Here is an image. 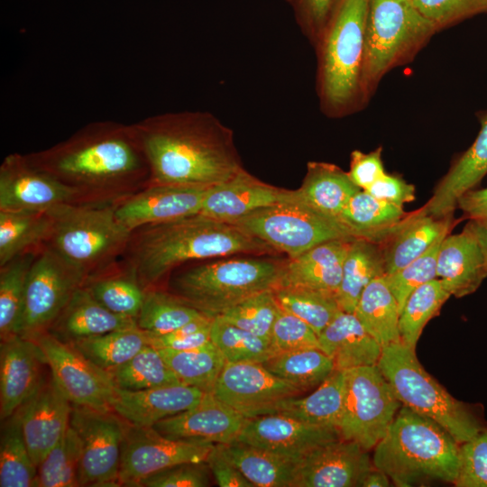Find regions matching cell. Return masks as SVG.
I'll use <instances>...</instances> for the list:
<instances>
[{
  "label": "cell",
  "instance_id": "cell-1",
  "mask_svg": "<svg viewBox=\"0 0 487 487\" xmlns=\"http://www.w3.org/2000/svg\"><path fill=\"white\" fill-rule=\"evenodd\" d=\"M133 124L150 184L207 188L244 170L233 131L209 112H166Z\"/></svg>",
  "mask_w": 487,
  "mask_h": 487
},
{
  "label": "cell",
  "instance_id": "cell-2",
  "mask_svg": "<svg viewBox=\"0 0 487 487\" xmlns=\"http://www.w3.org/2000/svg\"><path fill=\"white\" fill-rule=\"evenodd\" d=\"M38 168L86 191H120L150 183L147 159L133 124L98 121L66 141L26 155Z\"/></svg>",
  "mask_w": 487,
  "mask_h": 487
},
{
  "label": "cell",
  "instance_id": "cell-3",
  "mask_svg": "<svg viewBox=\"0 0 487 487\" xmlns=\"http://www.w3.org/2000/svg\"><path fill=\"white\" fill-rule=\"evenodd\" d=\"M133 232L126 247L130 271L144 289L188 261L277 253L237 225L201 213L145 225Z\"/></svg>",
  "mask_w": 487,
  "mask_h": 487
},
{
  "label": "cell",
  "instance_id": "cell-4",
  "mask_svg": "<svg viewBox=\"0 0 487 487\" xmlns=\"http://www.w3.org/2000/svg\"><path fill=\"white\" fill-rule=\"evenodd\" d=\"M369 0H340L313 46L316 90L324 115L339 118L367 104L363 89L365 23Z\"/></svg>",
  "mask_w": 487,
  "mask_h": 487
},
{
  "label": "cell",
  "instance_id": "cell-5",
  "mask_svg": "<svg viewBox=\"0 0 487 487\" xmlns=\"http://www.w3.org/2000/svg\"><path fill=\"white\" fill-rule=\"evenodd\" d=\"M372 464L398 487L427 480L455 482L460 443L441 425L402 405L374 446Z\"/></svg>",
  "mask_w": 487,
  "mask_h": 487
},
{
  "label": "cell",
  "instance_id": "cell-6",
  "mask_svg": "<svg viewBox=\"0 0 487 487\" xmlns=\"http://www.w3.org/2000/svg\"><path fill=\"white\" fill-rule=\"evenodd\" d=\"M400 402L431 418L463 443L487 427L476 407L454 398L401 342L382 347L377 363Z\"/></svg>",
  "mask_w": 487,
  "mask_h": 487
},
{
  "label": "cell",
  "instance_id": "cell-7",
  "mask_svg": "<svg viewBox=\"0 0 487 487\" xmlns=\"http://www.w3.org/2000/svg\"><path fill=\"white\" fill-rule=\"evenodd\" d=\"M51 231L46 244L88 278L126 250L132 232L115 216V206L60 204L47 210Z\"/></svg>",
  "mask_w": 487,
  "mask_h": 487
},
{
  "label": "cell",
  "instance_id": "cell-8",
  "mask_svg": "<svg viewBox=\"0 0 487 487\" xmlns=\"http://www.w3.org/2000/svg\"><path fill=\"white\" fill-rule=\"evenodd\" d=\"M436 32L412 0H369L362 76L366 100L386 73L411 61Z\"/></svg>",
  "mask_w": 487,
  "mask_h": 487
},
{
  "label": "cell",
  "instance_id": "cell-9",
  "mask_svg": "<svg viewBox=\"0 0 487 487\" xmlns=\"http://www.w3.org/2000/svg\"><path fill=\"white\" fill-rule=\"evenodd\" d=\"M286 262L231 259L191 268L175 278V295L215 317L239 301L280 286Z\"/></svg>",
  "mask_w": 487,
  "mask_h": 487
},
{
  "label": "cell",
  "instance_id": "cell-10",
  "mask_svg": "<svg viewBox=\"0 0 487 487\" xmlns=\"http://www.w3.org/2000/svg\"><path fill=\"white\" fill-rule=\"evenodd\" d=\"M233 224L289 258L329 240L354 238L338 220L300 200L295 190L290 198L257 209Z\"/></svg>",
  "mask_w": 487,
  "mask_h": 487
},
{
  "label": "cell",
  "instance_id": "cell-11",
  "mask_svg": "<svg viewBox=\"0 0 487 487\" xmlns=\"http://www.w3.org/2000/svg\"><path fill=\"white\" fill-rule=\"evenodd\" d=\"M341 438L370 451L384 436L402 406L377 364L345 370Z\"/></svg>",
  "mask_w": 487,
  "mask_h": 487
},
{
  "label": "cell",
  "instance_id": "cell-12",
  "mask_svg": "<svg viewBox=\"0 0 487 487\" xmlns=\"http://www.w3.org/2000/svg\"><path fill=\"white\" fill-rule=\"evenodd\" d=\"M87 277L45 244L27 274L17 335L32 337L51 326Z\"/></svg>",
  "mask_w": 487,
  "mask_h": 487
},
{
  "label": "cell",
  "instance_id": "cell-13",
  "mask_svg": "<svg viewBox=\"0 0 487 487\" xmlns=\"http://www.w3.org/2000/svg\"><path fill=\"white\" fill-rule=\"evenodd\" d=\"M69 425L81 442L79 486H120L122 446L128 423L113 409L72 406Z\"/></svg>",
  "mask_w": 487,
  "mask_h": 487
},
{
  "label": "cell",
  "instance_id": "cell-14",
  "mask_svg": "<svg viewBox=\"0 0 487 487\" xmlns=\"http://www.w3.org/2000/svg\"><path fill=\"white\" fill-rule=\"evenodd\" d=\"M30 338L41 348L51 376L72 406L113 409L117 388L106 371L47 331Z\"/></svg>",
  "mask_w": 487,
  "mask_h": 487
},
{
  "label": "cell",
  "instance_id": "cell-15",
  "mask_svg": "<svg viewBox=\"0 0 487 487\" xmlns=\"http://www.w3.org/2000/svg\"><path fill=\"white\" fill-rule=\"evenodd\" d=\"M215 444L166 437L152 427L127 426L122 446L120 486L182 463L205 462Z\"/></svg>",
  "mask_w": 487,
  "mask_h": 487
},
{
  "label": "cell",
  "instance_id": "cell-16",
  "mask_svg": "<svg viewBox=\"0 0 487 487\" xmlns=\"http://www.w3.org/2000/svg\"><path fill=\"white\" fill-rule=\"evenodd\" d=\"M212 393L245 418L271 414L283 400L304 393L262 363H225Z\"/></svg>",
  "mask_w": 487,
  "mask_h": 487
},
{
  "label": "cell",
  "instance_id": "cell-17",
  "mask_svg": "<svg viewBox=\"0 0 487 487\" xmlns=\"http://www.w3.org/2000/svg\"><path fill=\"white\" fill-rule=\"evenodd\" d=\"M83 194L38 168L26 155H7L0 167V210H48Z\"/></svg>",
  "mask_w": 487,
  "mask_h": 487
},
{
  "label": "cell",
  "instance_id": "cell-18",
  "mask_svg": "<svg viewBox=\"0 0 487 487\" xmlns=\"http://www.w3.org/2000/svg\"><path fill=\"white\" fill-rule=\"evenodd\" d=\"M372 466L368 450L340 437L317 446L299 462L292 487L361 486Z\"/></svg>",
  "mask_w": 487,
  "mask_h": 487
},
{
  "label": "cell",
  "instance_id": "cell-19",
  "mask_svg": "<svg viewBox=\"0 0 487 487\" xmlns=\"http://www.w3.org/2000/svg\"><path fill=\"white\" fill-rule=\"evenodd\" d=\"M340 437L335 428L272 413L247 418L236 441L299 462L317 446Z\"/></svg>",
  "mask_w": 487,
  "mask_h": 487
},
{
  "label": "cell",
  "instance_id": "cell-20",
  "mask_svg": "<svg viewBox=\"0 0 487 487\" xmlns=\"http://www.w3.org/2000/svg\"><path fill=\"white\" fill-rule=\"evenodd\" d=\"M46 360L37 343L14 335L0 345V418L13 416L36 392L44 378Z\"/></svg>",
  "mask_w": 487,
  "mask_h": 487
},
{
  "label": "cell",
  "instance_id": "cell-21",
  "mask_svg": "<svg viewBox=\"0 0 487 487\" xmlns=\"http://www.w3.org/2000/svg\"><path fill=\"white\" fill-rule=\"evenodd\" d=\"M247 418L206 392L195 407L164 418L152 427L178 440L228 445L236 441Z\"/></svg>",
  "mask_w": 487,
  "mask_h": 487
},
{
  "label": "cell",
  "instance_id": "cell-22",
  "mask_svg": "<svg viewBox=\"0 0 487 487\" xmlns=\"http://www.w3.org/2000/svg\"><path fill=\"white\" fill-rule=\"evenodd\" d=\"M207 188L151 184L115 205V216L130 232L192 216L200 212Z\"/></svg>",
  "mask_w": 487,
  "mask_h": 487
},
{
  "label": "cell",
  "instance_id": "cell-23",
  "mask_svg": "<svg viewBox=\"0 0 487 487\" xmlns=\"http://www.w3.org/2000/svg\"><path fill=\"white\" fill-rule=\"evenodd\" d=\"M71 410L72 405L51 376L18 409L23 435L36 466L63 437Z\"/></svg>",
  "mask_w": 487,
  "mask_h": 487
},
{
  "label": "cell",
  "instance_id": "cell-24",
  "mask_svg": "<svg viewBox=\"0 0 487 487\" xmlns=\"http://www.w3.org/2000/svg\"><path fill=\"white\" fill-rule=\"evenodd\" d=\"M292 194L293 190L262 182L244 169L232 178L208 187L199 213L233 223L257 209L283 201Z\"/></svg>",
  "mask_w": 487,
  "mask_h": 487
},
{
  "label": "cell",
  "instance_id": "cell-25",
  "mask_svg": "<svg viewBox=\"0 0 487 487\" xmlns=\"http://www.w3.org/2000/svg\"><path fill=\"white\" fill-rule=\"evenodd\" d=\"M436 278L451 296L473 293L487 278V262L473 221L463 231L446 234L437 253Z\"/></svg>",
  "mask_w": 487,
  "mask_h": 487
},
{
  "label": "cell",
  "instance_id": "cell-26",
  "mask_svg": "<svg viewBox=\"0 0 487 487\" xmlns=\"http://www.w3.org/2000/svg\"><path fill=\"white\" fill-rule=\"evenodd\" d=\"M205 391L184 384L142 391L117 389L113 410L129 425L153 427L161 420L198 405Z\"/></svg>",
  "mask_w": 487,
  "mask_h": 487
},
{
  "label": "cell",
  "instance_id": "cell-27",
  "mask_svg": "<svg viewBox=\"0 0 487 487\" xmlns=\"http://www.w3.org/2000/svg\"><path fill=\"white\" fill-rule=\"evenodd\" d=\"M133 327H137L136 318L111 312L83 285L73 293L49 327V333L65 343H71Z\"/></svg>",
  "mask_w": 487,
  "mask_h": 487
},
{
  "label": "cell",
  "instance_id": "cell-28",
  "mask_svg": "<svg viewBox=\"0 0 487 487\" xmlns=\"http://www.w3.org/2000/svg\"><path fill=\"white\" fill-rule=\"evenodd\" d=\"M353 239L329 240L289 258L285 263L279 287H304L336 295L343 263Z\"/></svg>",
  "mask_w": 487,
  "mask_h": 487
},
{
  "label": "cell",
  "instance_id": "cell-29",
  "mask_svg": "<svg viewBox=\"0 0 487 487\" xmlns=\"http://www.w3.org/2000/svg\"><path fill=\"white\" fill-rule=\"evenodd\" d=\"M487 174V114L481 119V130L473 143L452 165L424 206L436 218L451 216L458 198L472 189Z\"/></svg>",
  "mask_w": 487,
  "mask_h": 487
},
{
  "label": "cell",
  "instance_id": "cell-30",
  "mask_svg": "<svg viewBox=\"0 0 487 487\" xmlns=\"http://www.w3.org/2000/svg\"><path fill=\"white\" fill-rule=\"evenodd\" d=\"M317 336L337 370L375 365L381 355L382 346L354 313L340 311Z\"/></svg>",
  "mask_w": 487,
  "mask_h": 487
},
{
  "label": "cell",
  "instance_id": "cell-31",
  "mask_svg": "<svg viewBox=\"0 0 487 487\" xmlns=\"http://www.w3.org/2000/svg\"><path fill=\"white\" fill-rule=\"evenodd\" d=\"M453 216L436 218L425 207L409 213L397 230L381 244L385 274L395 272L425 253L440 236L448 234Z\"/></svg>",
  "mask_w": 487,
  "mask_h": 487
},
{
  "label": "cell",
  "instance_id": "cell-32",
  "mask_svg": "<svg viewBox=\"0 0 487 487\" xmlns=\"http://www.w3.org/2000/svg\"><path fill=\"white\" fill-rule=\"evenodd\" d=\"M359 190L347 172L323 161H309L301 186L295 189L298 198L308 206L336 220L348 200Z\"/></svg>",
  "mask_w": 487,
  "mask_h": 487
},
{
  "label": "cell",
  "instance_id": "cell-33",
  "mask_svg": "<svg viewBox=\"0 0 487 487\" xmlns=\"http://www.w3.org/2000/svg\"><path fill=\"white\" fill-rule=\"evenodd\" d=\"M408 215L403 207L378 199L361 189L348 200L338 220L353 237L382 244Z\"/></svg>",
  "mask_w": 487,
  "mask_h": 487
},
{
  "label": "cell",
  "instance_id": "cell-34",
  "mask_svg": "<svg viewBox=\"0 0 487 487\" xmlns=\"http://www.w3.org/2000/svg\"><path fill=\"white\" fill-rule=\"evenodd\" d=\"M344 397L345 372L335 369L310 394L285 399L271 414L279 413L305 423L338 430Z\"/></svg>",
  "mask_w": 487,
  "mask_h": 487
},
{
  "label": "cell",
  "instance_id": "cell-35",
  "mask_svg": "<svg viewBox=\"0 0 487 487\" xmlns=\"http://www.w3.org/2000/svg\"><path fill=\"white\" fill-rule=\"evenodd\" d=\"M385 274L381 244L354 238L346 253L336 299L342 311L354 313L365 287Z\"/></svg>",
  "mask_w": 487,
  "mask_h": 487
},
{
  "label": "cell",
  "instance_id": "cell-36",
  "mask_svg": "<svg viewBox=\"0 0 487 487\" xmlns=\"http://www.w3.org/2000/svg\"><path fill=\"white\" fill-rule=\"evenodd\" d=\"M221 446L253 487H292L299 461L239 441Z\"/></svg>",
  "mask_w": 487,
  "mask_h": 487
},
{
  "label": "cell",
  "instance_id": "cell-37",
  "mask_svg": "<svg viewBox=\"0 0 487 487\" xmlns=\"http://www.w3.org/2000/svg\"><path fill=\"white\" fill-rule=\"evenodd\" d=\"M51 231L47 210H0V267L46 244Z\"/></svg>",
  "mask_w": 487,
  "mask_h": 487
},
{
  "label": "cell",
  "instance_id": "cell-38",
  "mask_svg": "<svg viewBox=\"0 0 487 487\" xmlns=\"http://www.w3.org/2000/svg\"><path fill=\"white\" fill-rule=\"evenodd\" d=\"M354 314L382 347L400 342V309L384 275L365 287Z\"/></svg>",
  "mask_w": 487,
  "mask_h": 487
},
{
  "label": "cell",
  "instance_id": "cell-39",
  "mask_svg": "<svg viewBox=\"0 0 487 487\" xmlns=\"http://www.w3.org/2000/svg\"><path fill=\"white\" fill-rule=\"evenodd\" d=\"M262 364L303 392L316 389L335 369L332 358L319 348L277 353Z\"/></svg>",
  "mask_w": 487,
  "mask_h": 487
},
{
  "label": "cell",
  "instance_id": "cell-40",
  "mask_svg": "<svg viewBox=\"0 0 487 487\" xmlns=\"http://www.w3.org/2000/svg\"><path fill=\"white\" fill-rule=\"evenodd\" d=\"M181 384L212 392L226 361L212 341L199 348L177 351L159 349Z\"/></svg>",
  "mask_w": 487,
  "mask_h": 487
},
{
  "label": "cell",
  "instance_id": "cell-41",
  "mask_svg": "<svg viewBox=\"0 0 487 487\" xmlns=\"http://www.w3.org/2000/svg\"><path fill=\"white\" fill-rule=\"evenodd\" d=\"M37 466L26 446L17 410L4 421L0 438V487H36Z\"/></svg>",
  "mask_w": 487,
  "mask_h": 487
},
{
  "label": "cell",
  "instance_id": "cell-42",
  "mask_svg": "<svg viewBox=\"0 0 487 487\" xmlns=\"http://www.w3.org/2000/svg\"><path fill=\"white\" fill-rule=\"evenodd\" d=\"M68 344L107 372L129 361L148 345L145 332L138 326Z\"/></svg>",
  "mask_w": 487,
  "mask_h": 487
},
{
  "label": "cell",
  "instance_id": "cell-43",
  "mask_svg": "<svg viewBox=\"0 0 487 487\" xmlns=\"http://www.w3.org/2000/svg\"><path fill=\"white\" fill-rule=\"evenodd\" d=\"M207 316L175 294L146 289L136 324L145 333L162 335Z\"/></svg>",
  "mask_w": 487,
  "mask_h": 487
},
{
  "label": "cell",
  "instance_id": "cell-44",
  "mask_svg": "<svg viewBox=\"0 0 487 487\" xmlns=\"http://www.w3.org/2000/svg\"><path fill=\"white\" fill-rule=\"evenodd\" d=\"M450 293L439 279H434L416 289L406 300L399 318L400 342L416 350L418 341L427 322L437 316Z\"/></svg>",
  "mask_w": 487,
  "mask_h": 487
},
{
  "label": "cell",
  "instance_id": "cell-45",
  "mask_svg": "<svg viewBox=\"0 0 487 487\" xmlns=\"http://www.w3.org/2000/svg\"><path fill=\"white\" fill-rule=\"evenodd\" d=\"M274 295L281 309L305 321L317 335L342 311L336 295L322 290L280 286Z\"/></svg>",
  "mask_w": 487,
  "mask_h": 487
},
{
  "label": "cell",
  "instance_id": "cell-46",
  "mask_svg": "<svg viewBox=\"0 0 487 487\" xmlns=\"http://www.w3.org/2000/svg\"><path fill=\"white\" fill-rule=\"evenodd\" d=\"M108 374L116 388L124 391L181 384L159 350L148 345L129 361L109 371Z\"/></svg>",
  "mask_w": 487,
  "mask_h": 487
},
{
  "label": "cell",
  "instance_id": "cell-47",
  "mask_svg": "<svg viewBox=\"0 0 487 487\" xmlns=\"http://www.w3.org/2000/svg\"><path fill=\"white\" fill-rule=\"evenodd\" d=\"M36 254L35 251L23 253L1 267V340L18 333L23 308L26 278Z\"/></svg>",
  "mask_w": 487,
  "mask_h": 487
},
{
  "label": "cell",
  "instance_id": "cell-48",
  "mask_svg": "<svg viewBox=\"0 0 487 487\" xmlns=\"http://www.w3.org/2000/svg\"><path fill=\"white\" fill-rule=\"evenodd\" d=\"M81 442L77 432L68 427L60 442L37 466L36 487H78Z\"/></svg>",
  "mask_w": 487,
  "mask_h": 487
},
{
  "label": "cell",
  "instance_id": "cell-49",
  "mask_svg": "<svg viewBox=\"0 0 487 487\" xmlns=\"http://www.w3.org/2000/svg\"><path fill=\"white\" fill-rule=\"evenodd\" d=\"M210 337L227 363H263L274 354L270 341L218 316L213 318Z\"/></svg>",
  "mask_w": 487,
  "mask_h": 487
},
{
  "label": "cell",
  "instance_id": "cell-50",
  "mask_svg": "<svg viewBox=\"0 0 487 487\" xmlns=\"http://www.w3.org/2000/svg\"><path fill=\"white\" fill-rule=\"evenodd\" d=\"M84 286L106 308L113 313L136 318L142 306L145 290L134 275H108L86 280Z\"/></svg>",
  "mask_w": 487,
  "mask_h": 487
},
{
  "label": "cell",
  "instance_id": "cell-51",
  "mask_svg": "<svg viewBox=\"0 0 487 487\" xmlns=\"http://www.w3.org/2000/svg\"><path fill=\"white\" fill-rule=\"evenodd\" d=\"M280 309L274 289H268L239 301L218 317L270 341L271 329Z\"/></svg>",
  "mask_w": 487,
  "mask_h": 487
},
{
  "label": "cell",
  "instance_id": "cell-52",
  "mask_svg": "<svg viewBox=\"0 0 487 487\" xmlns=\"http://www.w3.org/2000/svg\"><path fill=\"white\" fill-rule=\"evenodd\" d=\"M448 234L440 236L425 253L402 269L384 274L385 281L398 303L400 314L406 300L416 289L436 279L437 253L442 240Z\"/></svg>",
  "mask_w": 487,
  "mask_h": 487
},
{
  "label": "cell",
  "instance_id": "cell-53",
  "mask_svg": "<svg viewBox=\"0 0 487 487\" xmlns=\"http://www.w3.org/2000/svg\"><path fill=\"white\" fill-rule=\"evenodd\" d=\"M270 343L274 354L320 349L316 332L305 321L281 308L274 321Z\"/></svg>",
  "mask_w": 487,
  "mask_h": 487
},
{
  "label": "cell",
  "instance_id": "cell-54",
  "mask_svg": "<svg viewBox=\"0 0 487 487\" xmlns=\"http://www.w3.org/2000/svg\"><path fill=\"white\" fill-rule=\"evenodd\" d=\"M417 9L441 31L487 13V0H412Z\"/></svg>",
  "mask_w": 487,
  "mask_h": 487
},
{
  "label": "cell",
  "instance_id": "cell-55",
  "mask_svg": "<svg viewBox=\"0 0 487 487\" xmlns=\"http://www.w3.org/2000/svg\"><path fill=\"white\" fill-rule=\"evenodd\" d=\"M456 487H487V427L460 444Z\"/></svg>",
  "mask_w": 487,
  "mask_h": 487
},
{
  "label": "cell",
  "instance_id": "cell-56",
  "mask_svg": "<svg viewBox=\"0 0 487 487\" xmlns=\"http://www.w3.org/2000/svg\"><path fill=\"white\" fill-rule=\"evenodd\" d=\"M213 318L207 316L162 335L145 333L147 344L158 350L184 351L202 347L211 342L210 331Z\"/></svg>",
  "mask_w": 487,
  "mask_h": 487
},
{
  "label": "cell",
  "instance_id": "cell-57",
  "mask_svg": "<svg viewBox=\"0 0 487 487\" xmlns=\"http://www.w3.org/2000/svg\"><path fill=\"white\" fill-rule=\"evenodd\" d=\"M305 38L314 46L340 0H285Z\"/></svg>",
  "mask_w": 487,
  "mask_h": 487
},
{
  "label": "cell",
  "instance_id": "cell-58",
  "mask_svg": "<svg viewBox=\"0 0 487 487\" xmlns=\"http://www.w3.org/2000/svg\"><path fill=\"white\" fill-rule=\"evenodd\" d=\"M210 473L206 462L182 463L141 480L135 487H206Z\"/></svg>",
  "mask_w": 487,
  "mask_h": 487
},
{
  "label": "cell",
  "instance_id": "cell-59",
  "mask_svg": "<svg viewBox=\"0 0 487 487\" xmlns=\"http://www.w3.org/2000/svg\"><path fill=\"white\" fill-rule=\"evenodd\" d=\"M381 153V147L368 153L358 150L352 152L347 173L351 180L361 189L366 190L386 173Z\"/></svg>",
  "mask_w": 487,
  "mask_h": 487
},
{
  "label": "cell",
  "instance_id": "cell-60",
  "mask_svg": "<svg viewBox=\"0 0 487 487\" xmlns=\"http://www.w3.org/2000/svg\"><path fill=\"white\" fill-rule=\"evenodd\" d=\"M220 487H253L225 455L221 444H215L206 461Z\"/></svg>",
  "mask_w": 487,
  "mask_h": 487
},
{
  "label": "cell",
  "instance_id": "cell-61",
  "mask_svg": "<svg viewBox=\"0 0 487 487\" xmlns=\"http://www.w3.org/2000/svg\"><path fill=\"white\" fill-rule=\"evenodd\" d=\"M365 191L374 198L403 207L415 198V187L397 175L385 173Z\"/></svg>",
  "mask_w": 487,
  "mask_h": 487
},
{
  "label": "cell",
  "instance_id": "cell-62",
  "mask_svg": "<svg viewBox=\"0 0 487 487\" xmlns=\"http://www.w3.org/2000/svg\"><path fill=\"white\" fill-rule=\"evenodd\" d=\"M457 207L469 220L487 230V188L466 191L458 198Z\"/></svg>",
  "mask_w": 487,
  "mask_h": 487
},
{
  "label": "cell",
  "instance_id": "cell-63",
  "mask_svg": "<svg viewBox=\"0 0 487 487\" xmlns=\"http://www.w3.org/2000/svg\"><path fill=\"white\" fill-rule=\"evenodd\" d=\"M391 482L389 476L373 465L364 475L361 487H388Z\"/></svg>",
  "mask_w": 487,
  "mask_h": 487
},
{
  "label": "cell",
  "instance_id": "cell-64",
  "mask_svg": "<svg viewBox=\"0 0 487 487\" xmlns=\"http://www.w3.org/2000/svg\"><path fill=\"white\" fill-rule=\"evenodd\" d=\"M473 223L487 262V230L475 222Z\"/></svg>",
  "mask_w": 487,
  "mask_h": 487
}]
</instances>
